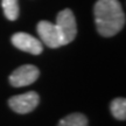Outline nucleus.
Wrapping results in <instances>:
<instances>
[{"mask_svg":"<svg viewBox=\"0 0 126 126\" xmlns=\"http://www.w3.org/2000/svg\"><path fill=\"white\" fill-rule=\"evenodd\" d=\"M12 43L18 49L33 55H39L43 50L42 42L27 33H15L12 36Z\"/></svg>","mask_w":126,"mask_h":126,"instance_id":"6","label":"nucleus"},{"mask_svg":"<svg viewBox=\"0 0 126 126\" xmlns=\"http://www.w3.org/2000/svg\"><path fill=\"white\" fill-rule=\"evenodd\" d=\"M40 71L39 69L32 64H26L22 67H19L15 69L12 75L9 76V83L15 88L27 86L33 84L39 78Z\"/></svg>","mask_w":126,"mask_h":126,"instance_id":"5","label":"nucleus"},{"mask_svg":"<svg viewBox=\"0 0 126 126\" xmlns=\"http://www.w3.org/2000/svg\"><path fill=\"white\" fill-rule=\"evenodd\" d=\"M112 116L118 120H125L126 118V99L116 98L111 102L110 105Z\"/></svg>","mask_w":126,"mask_h":126,"instance_id":"7","label":"nucleus"},{"mask_svg":"<svg viewBox=\"0 0 126 126\" xmlns=\"http://www.w3.org/2000/svg\"><path fill=\"white\" fill-rule=\"evenodd\" d=\"M39 94L35 91H28L26 94H18L11 97L8 99V105L14 112L16 113H25L32 112L39 104Z\"/></svg>","mask_w":126,"mask_h":126,"instance_id":"4","label":"nucleus"},{"mask_svg":"<svg viewBox=\"0 0 126 126\" xmlns=\"http://www.w3.org/2000/svg\"><path fill=\"white\" fill-rule=\"evenodd\" d=\"M56 27L59 29L63 41V46L70 43L77 34L76 19L71 12V9H63L56 16Z\"/></svg>","mask_w":126,"mask_h":126,"instance_id":"2","label":"nucleus"},{"mask_svg":"<svg viewBox=\"0 0 126 126\" xmlns=\"http://www.w3.org/2000/svg\"><path fill=\"white\" fill-rule=\"evenodd\" d=\"M2 9H4L5 16L14 21L19 16V4L18 0H2Z\"/></svg>","mask_w":126,"mask_h":126,"instance_id":"9","label":"nucleus"},{"mask_svg":"<svg viewBox=\"0 0 126 126\" xmlns=\"http://www.w3.org/2000/svg\"><path fill=\"white\" fill-rule=\"evenodd\" d=\"M94 13L97 31L102 36L116 35L125 25V14L118 0H98Z\"/></svg>","mask_w":126,"mask_h":126,"instance_id":"1","label":"nucleus"},{"mask_svg":"<svg viewBox=\"0 0 126 126\" xmlns=\"http://www.w3.org/2000/svg\"><path fill=\"white\" fill-rule=\"evenodd\" d=\"M57 126H88V119L82 113H71L61 119Z\"/></svg>","mask_w":126,"mask_h":126,"instance_id":"8","label":"nucleus"},{"mask_svg":"<svg viewBox=\"0 0 126 126\" xmlns=\"http://www.w3.org/2000/svg\"><path fill=\"white\" fill-rule=\"evenodd\" d=\"M37 34L40 35L41 42L49 48H59L63 46V41L61 37L56 25L49 21H40L36 26Z\"/></svg>","mask_w":126,"mask_h":126,"instance_id":"3","label":"nucleus"}]
</instances>
